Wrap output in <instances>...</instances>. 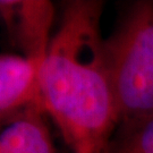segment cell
<instances>
[{"label":"cell","mask_w":153,"mask_h":153,"mask_svg":"<svg viewBox=\"0 0 153 153\" xmlns=\"http://www.w3.org/2000/svg\"><path fill=\"white\" fill-rule=\"evenodd\" d=\"M102 10L103 2L98 0L65 1L40 69L44 112L71 153H109L118 127Z\"/></svg>","instance_id":"obj_1"},{"label":"cell","mask_w":153,"mask_h":153,"mask_svg":"<svg viewBox=\"0 0 153 153\" xmlns=\"http://www.w3.org/2000/svg\"><path fill=\"white\" fill-rule=\"evenodd\" d=\"M118 126L153 115V1L126 7L104 39Z\"/></svg>","instance_id":"obj_2"},{"label":"cell","mask_w":153,"mask_h":153,"mask_svg":"<svg viewBox=\"0 0 153 153\" xmlns=\"http://www.w3.org/2000/svg\"><path fill=\"white\" fill-rule=\"evenodd\" d=\"M55 7L48 0H0V19L18 55L43 61L51 41Z\"/></svg>","instance_id":"obj_3"},{"label":"cell","mask_w":153,"mask_h":153,"mask_svg":"<svg viewBox=\"0 0 153 153\" xmlns=\"http://www.w3.org/2000/svg\"><path fill=\"white\" fill-rule=\"evenodd\" d=\"M43 61L21 55H0V123L32 108L43 109L40 69Z\"/></svg>","instance_id":"obj_4"},{"label":"cell","mask_w":153,"mask_h":153,"mask_svg":"<svg viewBox=\"0 0 153 153\" xmlns=\"http://www.w3.org/2000/svg\"><path fill=\"white\" fill-rule=\"evenodd\" d=\"M45 116L36 107L0 123V153H58Z\"/></svg>","instance_id":"obj_5"},{"label":"cell","mask_w":153,"mask_h":153,"mask_svg":"<svg viewBox=\"0 0 153 153\" xmlns=\"http://www.w3.org/2000/svg\"><path fill=\"white\" fill-rule=\"evenodd\" d=\"M109 153H153V115L134 124L118 126Z\"/></svg>","instance_id":"obj_6"}]
</instances>
